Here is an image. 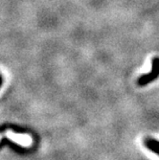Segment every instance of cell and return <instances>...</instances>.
<instances>
[{"mask_svg":"<svg viewBox=\"0 0 159 160\" xmlns=\"http://www.w3.org/2000/svg\"><path fill=\"white\" fill-rule=\"evenodd\" d=\"M159 76V59L158 58H154L152 60V71L149 74L142 75L139 80L137 81V83L140 86H144L151 82L156 80Z\"/></svg>","mask_w":159,"mask_h":160,"instance_id":"obj_1","label":"cell"},{"mask_svg":"<svg viewBox=\"0 0 159 160\" xmlns=\"http://www.w3.org/2000/svg\"><path fill=\"white\" fill-rule=\"evenodd\" d=\"M145 146L147 147V149L159 155V141L152 138H147L145 140Z\"/></svg>","mask_w":159,"mask_h":160,"instance_id":"obj_2","label":"cell"}]
</instances>
